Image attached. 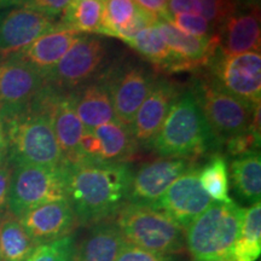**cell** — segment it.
<instances>
[{"label": "cell", "mask_w": 261, "mask_h": 261, "mask_svg": "<svg viewBox=\"0 0 261 261\" xmlns=\"http://www.w3.org/2000/svg\"><path fill=\"white\" fill-rule=\"evenodd\" d=\"M64 172L68 202L84 226L115 217L127 203L135 174L126 163L92 161L64 165Z\"/></svg>", "instance_id": "6da1fadb"}, {"label": "cell", "mask_w": 261, "mask_h": 261, "mask_svg": "<svg viewBox=\"0 0 261 261\" xmlns=\"http://www.w3.org/2000/svg\"><path fill=\"white\" fill-rule=\"evenodd\" d=\"M52 89L47 85L31 103L0 114L8 144L6 160L17 166H64L50 114Z\"/></svg>", "instance_id": "7a4b0ae2"}, {"label": "cell", "mask_w": 261, "mask_h": 261, "mask_svg": "<svg viewBox=\"0 0 261 261\" xmlns=\"http://www.w3.org/2000/svg\"><path fill=\"white\" fill-rule=\"evenodd\" d=\"M218 143L194 93L188 91L173 102L151 146L162 158L194 161Z\"/></svg>", "instance_id": "3957f363"}, {"label": "cell", "mask_w": 261, "mask_h": 261, "mask_svg": "<svg viewBox=\"0 0 261 261\" xmlns=\"http://www.w3.org/2000/svg\"><path fill=\"white\" fill-rule=\"evenodd\" d=\"M114 224L128 244L166 255H179L185 249V230L152 205L126 203Z\"/></svg>", "instance_id": "277c9868"}, {"label": "cell", "mask_w": 261, "mask_h": 261, "mask_svg": "<svg viewBox=\"0 0 261 261\" xmlns=\"http://www.w3.org/2000/svg\"><path fill=\"white\" fill-rule=\"evenodd\" d=\"M244 208L213 202L185 228V248L194 261L230 257L242 224Z\"/></svg>", "instance_id": "5b68a950"}, {"label": "cell", "mask_w": 261, "mask_h": 261, "mask_svg": "<svg viewBox=\"0 0 261 261\" xmlns=\"http://www.w3.org/2000/svg\"><path fill=\"white\" fill-rule=\"evenodd\" d=\"M192 93L219 143L248 132L254 110L260 106H254L227 92L213 77L198 80Z\"/></svg>", "instance_id": "8992f818"}, {"label": "cell", "mask_w": 261, "mask_h": 261, "mask_svg": "<svg viewBox=\"0 0 261 261\" xmlns=\"http://www.w3.org/2000/svg\"><path fill=\"white\" fill-rule=\"evenodd\" d=\"M68 200L64 166L14 167L9 192V213L19 218L25 212L48 203Z\"/></svg>", "instance_id": "52a82bcc"}, {"label": "cell", "mask_w": 261, "mask_h": 261, "mask_svg": "<svg viewBox=\"0 0 261 261\" xmlns=\"http://www.w3.org/2000/svg\"><path fill=\"white\" fill-rule=\"evenodd\" d=\"M106 47L100 39L81 35L42 77L51 89L73 90L92 79L102 67Z\"/></svg>", "instance_id": "ba28073f"}, {"label": "cell", "mask_w": 261, "mask_h": 261, "mask_svg": "<svg viewBox=\"0 0 261 261\" xmlns=\"http://www.w3.org/2000/svg\"><path fill=\"white\" fill-rule=\"evenodd\" d=\"M213 79L227 92L252 103L261 100V55L246 52L236 56L215 57Z\"/></svg>", "instance_id": "9c48e42d"}, {"label": "cell", "mask_w": 261, "mask_h": 261, "mask_svg": "<svg viewBox=\"0 0 261 261\" xmlns=\"http://www.w3.org/2000/svg\"><path fill=\"white\" fill-rule=\"evenodd\" d=\"M212 203L213 201L198 180V168L192 166L173 182L152 207L165 212L185 230Z\"/></svg>", "instance_id": "30bf717a"}, {"label": "cell", "mask_w": 261, "mask_h": 261, "mask_svg": "<svg viewBox=\"0 0 261 261\" xmlns=\"http://www.w3.org/2000/svg\"><path fill=\"white\" fill-rule=\"evenodd\" d=\"M44 77L18 57L0 60V114L21 109L45 89Z\"/></svg>", "instance_id": "8fae6325"}, {"label": "cell", "mask_w": 261, "mask_h": 261, "mask_svg": "<svg viewBox=\"0 0 261 261\" xmlns=\"http://www.w3.org/2000/svg\"><path fill=\"white\" fill-rule=\"evenodd\" d=\"M103 80L112 96L117 120L130 126L154 85L151 76L144 68L127 65L112 74H107Z\"/></svg>", "instance_id": "7c38bea8"}, {"label": "cell", "mask_w": 261, "mask_h": 261, "mask_svg": "<svg viewBox=\"0 0 261 261\" xmlns=\"http://www.w3.org/2000/svg\"><path fill=\"white\" fill-rule=\"evenodd\" d=\"M187 159H161L146 163L133 174L127 203L155 205L167 189L192 167Z\"/></svg>", "instance_id": "4fadbf2b"}, {"label": "cell", "mask_w": 261, "mask_h": 261, "mask_svg": "<svg viewBox=\"0 0 261 261\" xmlns=\"http://www.w3.org/2000/svg\"><path fill=\"white\" fill-rule=\"evenodd\" d=\"M60 23L54 17L29 8L15 9L0 19V56L6 58L24 50Z\"/></svg>", "instance_id": "5bb4252c"}, {"label": "cell", "mask_w": 261, "mask_h": 261, "mask_svg": "<svg viewBox=\"0 0 261 261\" xmlns=\"http://www.w3.org/2000/svg\"><path fill=\"white\" fill-rule=\"evenodd\" d=\"M17 219L38 246L69 236L77 225L76 217L68 200L38 205Z\"/></svg>", "instance_id": "9a60e30c"}, {"label": "cell", "mask_w": 261, "mask_h": 261, "mask_svg": "<svg viewBox=\"0 0 261 261\" xmlns=\"http://www.w3.org/2000/svg\"><path fill=\"white\" fill-rule=\"evenodd\" d=\"M163 40L175 56L180 58V70L191 71L210 65L218 56L220 38L215 34L211 38H197L175 27L172 22L160 18L155 23Z\"/></svg>", "instance_id": "2e32d148"}, {"label": "cell", "mask_w": 261, "mask_h": 261, "mask_svg": "<svg viewBox=\"0 0 261 261\" xmlns=\"http://www.w3.org/2000/svg\"><path fill=\"white\" fill-rule=\"evenodd\" d=\"M179 94L178 89L172 83L166 80L154 83L129 126L138 144L151 146Z\"/></svg>", "instance_id": "e0dca14e"}, {"label": "cell", "mask_w": 261, "mask_h": 261, "mask_svg": "<svg viewBox=\"0 0 261 261\" xmlns=\"http://www.w3.org/2000/svg\"><path fill=\"white\" fill-rule=\"evenodd\" d=\"M50 114L64 165L80 162V139L85 132V127L75 112L73 94H62L52 89Z\"/></svg>", "instance_id": "ac0fdd59"}, {"label": "cell", "mask_w": 261, "mask_h": 261, "mask_svg": "<svg viewBox=\"0 0 261 261\" xmlns=\"http://www.w3.org/2000/svg\"><path fill=\"white\" fill-rule=\"evenodd\" d=\"M218 34L221 56L260 52V9L236 10L221 25Z\"/></svg>", "instance_id": "d6986e66"}, {"label": "cell", "mask_w": 261, "mask_h": 261, "mask_svg": "<svg viewBox=\"0 0 261 261\" xmlns=\"http://www.w3.org/2000/svg\"><path fill=\"white\" fill-rule=\"evenodd\" d=\"M80 37V33L58 25L54 31L41 35L15 56L44 75L58 63Z\"/></svg>", "instance_id": "ffe728a7"}, {"label": "cell", "mask_w": 261, "mask_h": 261, "mask_svg": "<svg viewBox=\"0 0 261 261\" xmlns=\"http://www.w3.org/2000/svg\"><path fill=\"white\" fill-rule=\"evenodd\" d=\"M73 102L85 129L93 130L98 126L117 120L112 96L103 79L87 85L79 93L74 94Z\"/></svg>", "instance_id": "44dd1931"}, {"label": "cell", "mask_w": 261, "mask_h": 261, "mask_svg": "<svg viewBox=\"0 0 261 261\" xmlns=\"http://www.w3.org/2000/svg\"><path fill=\"white\" fill-rule=\"evenodd\" d=\"M126 243L114 223L94 224L76 246L75 261H116Z\"/></svg>", "instance_id": "7402d4cb"}, {"label": "cell", "mask_w": 261, "mask_h": 261, "mask_svg": "<svg viewBox=\"0 0 261 261\" xmlns=\"http://www.w3.org/2000/svg\"><path fill=\"white\" fill-rule=\"evenodd\" d=\"M93 133L100 144L99 162L125 163L137 151L138 143L130 127L119 120L98 126Z\"/></svg>", "instance_id": "603a6c76"}, {"label": "cell", "mask_w": 261, "mask_h": 261, "mask_svg": "<svg viewBox=\"0 0 261 261\" xmlns=\"http://www.w3.org/2000/svg\"><path fill=\"white\" fill-rule=\"evenodd\" d=\"M232 188L238 200L248 204L260 202L261 197V156L260 151L237 156L230 167Z\"/></svg>", "instance_id": "cb8c5ba5"}, {"label": "cell", "mask_w": 261, "mask_h": 261, "mask_svg": "<svg viewBox=\"0 0 261 261\" xmlns=\"http://www.w3.org/2000/svg\"><path fill=\"white\" fill-rule=\"evenodd\" d=\"M127 44L151 62L155 67L167 73H174L175 67L180 60L167 46L155 24L137 33L135 37L127 41Z\"/></svg>", "instance_id": "d4e9b609"}, {"label": "cell", "mask_w": 261, "mask_h": 261, "mask_svg": "<svg viewBox=\"0 0 261 261\" xmlns=\"http://www.w3.org/2000/svg\"><path fill=\"white\" fill-rule=\"evenodd\" d=\"M261 254V203L244 208L238 237L231 250L233 261H256Z\"/></svg>", "instance_id": "484cf974"}, {"label": "cell", "mask_w": 261, "mask_h": 261, "mask_svg": "<svg viewBox=\"0 0 261 261\" xmlns=\"http://www.w3.org/2000/svg\"><path fill=\"white\" fill-rule=\"evenodd\" d=\"M37 247V242L17 218L8 214L0 220V257L3 261H25Z\"/></svg>", "instance_id": "4316f807"}, {"label": "cell", "mask_w": 261, "mask_h": 261, "mask_svg": "<svg viewBox=\"0 0 261 261\" xmlns=\"http://www.w3.org/2000/svg\"><path fill=\"white\" fill-rule=\"evenodd\" d=\"M104 0H73L64 10L60 25L77 33L99 34L103 24Z\"/></svg>", "instance_id": "83f0119b"}, {"label": "cell", "mask_w": 261, "mask_h": 261, "mask_svg": "<svg viewBox=\"0 0 261 261\" xmlns=\"http://www.w3.org/2000/svg\"><path fill=\"white\" fill-rule=\"evenodd\" d=\"M198 180L205 194L213 202L230 203V177L225 156L215 154L201 169H198Z\"/></svg>", "instance_id": "f1b7e54d"}, {"label": "cell", "mask_w": 261, "mask_h": 261, "mask_svg": "<svg viewBox=\"0 0 261 261\" xmlns=\"http://www.w3.org/2000/svg\"><path fill=\"white\" fill-rule=\"evenodd\" d=\"M138 5L133 0H104L103 24L99 34L116 37L135 16Z\"/></svg>", "instance_id": "f546056e"}, {"label": "cell", "mask_w": 261, "mask_h": 261, "mask_svg": "<svg viewBox=\"0 0 261 261\" xmlns=\"http://www.w3.org/2000/svg\"><path fill=\"white\" fill-rule=\"evenodd\" d=\"M76 243L69 234L60 240L40 244L25 261H75Z\"/></svg>", "instance_id": "4dcf8cb0"}, {"label": "cell", "mask_w": 261, "mask_h": 261, "mask_svg": "<svg viewBox=\"0 0 261 261\" xmlns=\"http://www.w3.org/2000/svg\"><path fill=\"white\" fill-rule=\"evenodd\" d=\"M202 6V15L212 27L219 33L221 25L236 11L232 0H198Z\"/></svg>", "instance_id": "1f68e13d"}, {"label": "cell", "mask_w": 261, "mask_h": 261, "mask_svg": "<svg viewBox=\"0 0 261 261\" xmlns=\"http://www.w3.org/2000/svg\"><path fill=\"white\" fill-rule=\"evenodd\" d=\"M171 22L179 31L192 37L211 38L218 34L210 22L201 15H175Z\"/></svg>", "instance_id": "d6a6232c"}, {"label": "cell", "mask_w": 261, "mask_h": 261, "mask_svg": "<svg viewBox=\"0 0 261 261\" xmlns=\"http://www.w3.org/2000/svg\"><path fill=\"white\" fill-rule=\"evenodd\" d=\"M159 19L160 18L156 15L150 14V12L145 11V10H143L142 8H139L138 6L135 16H133L132 19H130L128 24H127L125 28H122L121 31H119V33L116 34V38L121 39V40L127 42L129 39L135 37L137 33L143 31L144 28L154 25Z\"/></svg>", "instance_id": "836d02e7"}, {"label": "cell", "mask_w": 261, "mask_h": 261, "mask_svg": "<svg viewBox=\"0 0 261 261\" xmlns=\"http://www.w3.org/2000/svg\"><path fill=\"white\" fill-rule=\"evenodd\" d=\"M225 143H226L228 154L236 158L249 154V152L259 151L260 148V138H257L250 129L243 135L230 138Z\"/></svg>", "instance_id": "e575fe53"}, {"label": "cell", "mask_w": 261, "mask_h": 261, "mask_svg": "<svg viewBox=\"0 0 261 261\" xmlns=\"http://www.w3.org/2000/svg\"><path fill=\"white\" fill-rule=\"evenodd\" d=\"M116 261H182L179 255H166L126 243Z\"/></svg>", "instance_id": "d590c367"}, {"label": "cell", "mask_w": 261, "mask_h": 261, "mask_svg": "<svg viewBox=\"0 0 261 261\" xmlns=\"http://www.w3.org/2000/svg\"><path fill=\"white\" fill-rule=\"evenodd\" d=\"M14 166L8 160L0 165V220L9 213V192Z\"/></svg>", "instance_id": "8d00e7d4"}, {"label": "cell", "mask_w": 261, "mask_h": 261, "mask_svg": "<svg viewBox=\"0 0 261 261\" xmlns=\"http://www.w3.org/2000/svg\"><path fill=\"white\" fill-rule=\"evenodd\" d=\"M73 0H25L22 6L45 14L50 17H56V16L63 14L64 10L69 6Z\"/></svg>", "instance_id": "74e56055"}, {"label": "cell", "mask_w": 261, "mask_h": 261, "mask_svg": "<svg viewBox=\"0 0 261 261\" xmlns=\"http://www.w3.org/2000/svg\"><path fill=\"white\" fill-rule=\"evenodd\" d=\"M167 11L171 17L175 15H202L198 0H168Z\"/></svg>", "instance_id": "f35d334b"}, {"label": "cell", "mask_w": 261, "mask_h": 261, "mask_svg": "<svg viewBox=\"0 0 261 261\" xmlns=\"http://www.w3.org/2000/svg\"><path fill=\"white\" fill-rule=\"evenodd\" d=\"M139 8H142L145 11L154 14L159 18L166 19V21H172L171 15L167 11V3L168 0H133Z\"/></svg>", "instance_id": "ab89813d"}, {"label": "cell", "mask_w": 261, "mask_h": 261, "mask_svg": "<svg viewBox=\"0 0 261 261\" xmlns=\"http://www.w3.org/2000/svg\"><path fill=\"white\" fill-rule=\"evenodd\" d=\"M236 10L260 9L261 0H232Z\"/></svg>", "instance_id": "60d3db41"}, {"label": "cell", "mask_w": 261, "mask_h": 261, "mask_svg": "<svg viewBox=\"0 0 261 261\" xmlns=\"http://www.w3.org/2000/svg\"><path fill=\"white\" fill-rule=\"evenodd\" d=\"M8 156V144H6L4 125H3L2 117H0V165L6 160Z\"/></svg>", "instance_id": "b9f144b4"}, {"label": "cell", "mask_w": 261, "mask_h": 261, "mask_svg": "<svg viewBox=\"0 0 261 261\" xmlns=\"http://www.w3.org/2000/svg\"><path fill=\"white\" fill-rule=\"evenodd\" d=\"M10 5H12L11 0H0V8H6Z\"/></svg>", "instance_id": "7bdbcfd3"}, {"label": "cell", "mask_w": 261, "mask_h": 261, "mask_svg": "<svg viewBox=\"0 0 261 261\" xmlns=\"http://www.w3.org/2000/svg\"><path fill=\"white\" fill-rule=\"evenodd\" d=\"M207 261H233L230 257H223V259H213V260H207Z\"/></svg>", "instance_id": "ee69618b"}, {"label": "cell", "mask_w": 261, "mask_h": 261, "mask_svg": "<svg viewBox=\"0 0 261 261\" xmlns=\"http://www.w3.org/2000/svg\"><path fill=\"white\" fill-rule=\"evenodd\" d=\"M0 261H3V260H2V257H0Z\"/></svg>", "instance_id": "f6af8a7d"}]
</instances>
